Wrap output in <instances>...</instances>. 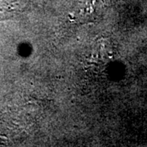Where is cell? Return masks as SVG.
<instances>
[{"label": "cell", "instance_id": "cell-1", "mask_svg": "<svg viewBox=\"0 0 147 147\" xmlns=\"http://www.w3.org/2000/svg\"><path fill=\"white\" fill-rule=\"evenodd\" d=\"M101 9L100 0H82L78 4L77 15L83 21H92L98 17Z\"/></svg>", "mask_w": 147, "mask_h": 147}]
</instances>
